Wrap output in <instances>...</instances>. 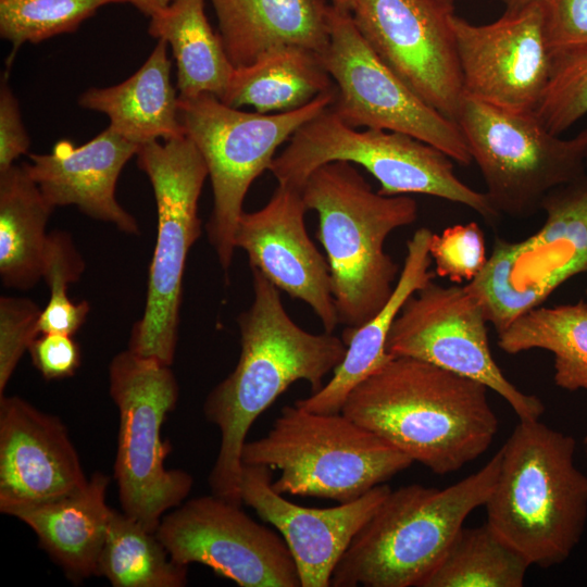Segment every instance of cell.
<instances>
[{
  "instance_id": "cell-38",
  "label": "cell",
  "mask_w": 587,
  "mask_h": 587,
  "mask_svg": "<svg viewBox=\"0 0 587 587\" xmlns=\"http://www.w3.org/2000/svg\"><path fill=\"white\" fill-rule=\"evenodd\" d=\"M28 352L34 366L47 380L73 376L82 361L79 345L66 334H39Z\"/></svg>"
},
{
  "instance_id": "cell-8",
  "label": "cell",
  "mask_w": 587,
  "mask_h": 587,
  "mask_svg": "<svg viewBox=\"0 0 587 587\" xmlns=\"http://www.w3.org/2000/svg\"><path fill=\"white\" fill-rule=\"evenodd\" d=\"M136 155L154 192L158 232L146 305L133 326L128 349L172 365L184 270L189 250L201 234L198 202L209 173L200 151L186 135L142 145Z\"/></svg>"
},
{
  "instance_id": "cell-7",
  "label": "cell",
  "mask_w": 587,
  "mask_h": 587,
  "mask_svg": "<svg viewBox=\"0 0 587 587\" xmlns=\"http://www.w3.org/2000/svg\"><path fill=\"white\" fill-rule=\"evenodd\" d=\"M274 158L270 172L278 185L301 189L319 166L347 161L363 166L385 196L420 193L462 204L496 224L500 213L485 192L464 184L453 160L440 149L410 135L365 128L341 121L329 107L301 125Z\"/></svg>"
},
{
  "instance_id": "cell-26",
  "label": "cell",
  "mask_w": 587,
  "mask_h": 587,
  "mask_svg": "<svg viewBox=\"0 0 587 587\" xmlns=\"http://www.w3.org/2000/svg\"><path fill=\"white\" fill-rule=\"evenodd\" d=\"M335 88L321 53L286 45L264 52L248 65L234 67L221 101L237 109L250 105L262 114L283 113Z\"/></svg>"
},
{
  "instance_id": "cell-22",
  "label": "cell",
  "mask_w": 587,
  "mask_h": 587,
  "mask_svg": "<svg viewBox=\"0 0 587 587\" xmlns=\"http://www.w3.org/2000/svg\"><path fill=\"white\" fill-rule=\"evenodd\" d=\"M432 234L427 227L414 232L407 242L403 266L388 301L358 329L341 336L347 352L329 382L294 404L316 413H340L350 391L391 357L386 352V341L392 323L405 301L436 275L429 271Z\"/></svg>"
},
{
  "instance_id": "cell-3",
  "label": "cell",
  "mask_w": 587,
  "mask_h": 587,
  "mask_svg": "<svg viewBox=\"0 0 587 587\" xmlns=\"http://www.w3.org/2000/svg\"><path fill=\"white\" fill-rule=\"evenodd\" d=\"M301 193L319 216L316 238L327 254L333 296L342 335L373 317L390 298L399 266L385 251L387 237L417 218V202L408 195L374 191L347 161L315 168Z\"/></svg>"
},
{
  "instance_id": "cell-28",
  "label": "cell",
  "mask_w": 587,
  "mask_h": 587,
  "mask_svg": "<svg viewBox=\"0 0 587 587\" xmlns=\"http://www.w3.org/2000/svg\"><path fill=\"white\" fill-rule=\"evenodd\" d=\"M53 210L24 163L0 173V278L4 287L26 290L42 278L46 227Z\"/></svg>"
},
{
  "instance_id": "cell-42",
  "label": "cell",
  "mask_w": 587,
  "mask_h": 587,
  "mask_svg": "<svg viewBox=\"0 0 587 587\" xmlns=\"http://www.w3.org/2000/svg\"><path fill=\"white\" fill-rule=\"evenodd\" d=\"M354 3L355 0H332V5L348 12L352 11Z\"/></svg>"
},
{
  "instance_id": "cell-16",
  "label": "cell",
  "mask_w": 587,
  "mask_h": 587,
  "mask_svg": "<svg viewBox=\"0 0 587 587\" xmlns=\"http://www.w3.org/2000/svg\"><path fill=\"white\" fill-rule=\"evenodd\" d=\"M453 10L441 0H355L351 15L382 61L455 122L464 92Z\"/></svg>"
},
{
  "instance_id": "cell-44",
  "label": "cell",
  "mask_w": 587,
  "mask_h": 587,
  "mask_svg": "<svg viewBox=\"0 0 587 587\" xmlns=\"http://www.w3.org/2000/svg\"><path fill=\"white\" fill-rule=\"evenodd\" d=\"M585 448H586V457H587V436L584 439Z\"/></svg>"
},
{
  "instance_id": "cell-31",
  "label": "cell",
  "mask_w": 587,
  "mask_h": 587,
  "mask_svg": "<svg viewBox=\"0 0 587 587\" xmlns=\"http://www.w3.org/2000/svg\"><path fill=\"white\" fill-rule=\"evenodd\" d=\"M97 575L114 587H184L188 566L177 564L155 533L111 509Z\"/></svg>"
},
{
  "instance_id": "cell-29",
  "label": "cell",
  "mask_w": 587,
  "mask_h": 587,
  "mask_svg": "<svg viewBox=\"0 0 587 587\" xmlns=\"http://www.w3.org/2000/svg\"><path fill=\"white\" fill-rule=\"evenodd\" d=\"M498 346L509 354L551 352L554 384L566 391H587V301L534 308L498 334Z\"/></svg>"
},
{
  "instance_id": "cell-5",
  "label": "cell",
  "mask_w": 587,
  "mask_h": 587,
  "mask_svg": "<svg viewBox=\"0 0 587 587\" xmlns=\"http://www.w3.org/2000/svg\"><path fill=\"white\" fill-rule=\"evenodd\" d=\"M501 449L477 472L446 488L419 484L392 490L337 563L334 587H420L476 508L485 505Z\"/></svg>"
},
{
  "instance_id": "cell-43",
  "label": "cell",
  "mask_w": 587,
  "mask_h": 587,
  "mask_svg": "<svg viewBox=\"0 0 587 587\" xmlns=\"http://www.w3.org/2000/svg\"><path fill=\"white\" fill-rule=\"evenodd\" d=\"M441 1L445 2L447 5H449L450 8L454 9V0H441Z\"/></svg>"
},
{
  "instance_id": "cell-30",
  "label": "cell",
  "mask_w": 587,
  "mask_h": 587,
  "mask_svg": "<svg viewBox=\"0 0 587 587\" xmlns=\"http://www.w3.org/2000/svg\"><path fill=\"white\" fill-rule=\"evenodd\" d=\"M529 566L486 522L463 526L420 587H522Z\"/></svg>"
},
{
  "instance_id": "cell-23",
  "label": "cell",
  "mask_w": 587,
  "mask_h": 587,
  "mask_svg": "<svg viewBox=\"0 0 587 587\" xmlns=\"http://www.w3.org/2000/svg\"><path fill=\"white\" fill-rule=\"evenodd\" d=\"M218 35L234 67L280 46L298 45L321 54L329 42L326 0H210Z\"/></svg>"
},
{
  "instance_id": "cell-11",
  "label": "cell",
  "mask_w": 587,
  "mask_h": 587,
  "mask_svg": "<svg viewBox=\"0 0 587 587\" xmlns=\"http://www.w3.org/2000/svg\"><path fill=\"white\" fill-rule=\"evenodd\" d=\"M488 199L500 213L533 216L552 189L587 172V128L572 138L548 132L534 112L463 97L455 120Z\"/></svg>"
},
{
  "instance_id": "cell-27",
  "label": "cell",
  "mask_w": 587,
  "mask_h": 587,
  "mask_svg": "<svg viewBox=\"0 0 587 587\" xmlns=\"http://www.w3.org/2000/svg\"><path fill=\"white\" fill-rule=\"evenodd\" d=\"M148 33L171 47L179 97L209 93L223 98L234 65L209 23L204 0H172L150 16Z\"/></svg>"
},
{
  "instance_id": "cell-13",
  "label": "cell",
  "mask_w": 587,
  "mask_h": 587,
  "mask_svg": "<svg viewBox=\"0 0 587 587\" xmlns=\"http://www.w3.org/2000/svg\"><path fill=\"white\" fill-rule=\"evenodd\" d=\"M329 42L322 54L336 95L330 110L351 127L398 132L467 166L473 160L458 124L414 92L374 52L351 12L329 4Z\"/></svg>"
},
{
  "instance_id": "cell-21",
  "label": "cell",
  "mask_w": 587,
  "mask_h": 587,
  "mask_svg": "<svg viewBox=\"0 0 587 587\" xmlns=\"http://www.w3.org/2000/svg\"><path fill=\"white\" fill-rule=\"evenodd\" d=\"M139 148L108 126L82 146L63 139L50 153H29L30 162L24 165L54 209L76 205L89 217L138 235V222L118 203L115 189L124 165Z\"/></svg>"
},
{
  "instance_id": "cell-17",
  "label": "cell",
  "mask_w": 587,
  "mask_h": 587,
  "mask_svg": "<svg viewBox=\"0 0 587 587\" xmlns=\"http://www.w3.org/2000/svg\"><path fill=\"white\" fill-rule=\"evenodd\" d=\"M451 25L464 95L505 110L534 112L551 72L539 1L505 10L484 25L453 14Z\"/></svg>"
},
{
  "instance_id": "cell-34",
  "label": "cell",
  "mask_w": 587,
  "mask_h": 587,
  "mask_svg": "<svg viewBox=\"0 0 587 587\" xmlns=\"http://www.w3.org/2000/svg\"><path fill=\"white\" fill-rule=\"evenodd\" d=\"M534 114L559 136L587 114V50L551 57L550 78Z\"/></svg>"
},
{
  "instance_id": "cell-15",
  "label": "cell",
  "mask_w": 587,
  "mask_h": 587,
  "mask_svg": "<svg viewBox=\"0 0 587 587\" xmlns=\"http://www.w3.org/2000/svg\"><path fill=\"white\" fill-rule=\"evenodd\" d=\"M155 534L177 564H202L240 587H301L282 535L213 494L164 514Z\"/></svg>"
},
{
  "instance_id": "cell-25",
  "label": "cell",
  "mask_w": 587,
  "mask_h": 587,
  "mask_svg": "<svg viewBox=\"0 0 587 587\" xmlns=\"http://www.w3.org/2000/svg\"><path fill=\"white\" fill-rule=\"evenodd\" d=\"M171 72L167 43L160 39L130 77L114 86L87 89L78 104L107 115L112 129L139 147L183 137L179 97Z\"/></svg>"
},
{
  "instance_id": "cell-35",
  "label": "cell",
  "mask_w": 587,
  "mask_h": 587,
  "mask_svg": "<svg viewBox=\"0 0 587 587\" xmlns=\"http://www.w3.org/2000/svg\"><path fill=\"white\" fill-rule=\"evenodd\" d=\"M429 254L435 273L454 284L472 282L485 267V236L476 222L449 226L441 234H432Z\"/></svg>"
},
{
  "instance_id": "cell-45",
  "label": "cell",
  "mask_w": 587,
  "mask_h": 587,
  "mask_svg": "<svg viewBox=\"0 0 587 587\" xmlns=\"http://www.w3.org/2000/svg\"><path fill=\"white\" fill-rule=\"evenodd\" d=\"M585 296H586V299H587V287H586V289H585Z\"/></svg>"
},
{
  "instance_id": "cell-2",
  "label": "cell",
  "mask_w": 587,
  "mask_h": 587,
  "mask_svg": "<svg viewBox=\"0 0 587 587\" xmlns=\"http://www.w3.org/2000/svg\"><path fill=\"white\" fill-rule=\"evenodd\" d=\"M488 390L428 362L391 355L350 391L341 413L444 475L480 457L496 437Z\"/></svg>"
},
{
  "instance_id": "cell-39",
  "label": "cell",
  "mask_w": 587,
  "mask_h": 587,
  "mask_svg": "<svg viewBox=\"0 0 587 587\" xmlns=\"http://www.w3.org/2000/svg\"><path fill=\"white\" fill-rule=\"evenodd\" d=\"M30 147L18 102L7 79L0 85V173L4 172Z\"/></svg>"
},
{
  "instance_id": "cell-9",
  "label": "cell",
  "mask_w": 587,
  "mask_h": 587,
  "mask_svg": "<svg viewBox=\"0 0 587 587\" xmlns=\"http://www.w3.org/2000/svg\"><path fill=\"white\" fill-rule=\"evenodd\" d=\"M109 394L120 419L114 478L122 511L155 533L193 485L189 473L164 465L171 447L161 429L178 402L177 379L171 365L127 349L109 364Z\"/></svg>"
},
{
  "instance_id": "cell-20",
  "label": "cell",
  "mask_w": 587,
  "mask_h": 587,
  "mask_svg": "<svg viewBox=\"0 0 587 587\" xmlns=\"http://www.w3.org/2000/svg\"><path fill=\"white\" fill-rule=\"evenodd\" d=\"M88 482L66 426L17 396H0V512L43 503Z\"/></svg>"
},
{
  "instance_id": "cell-41",
  "label": "cell",
  "mask_w": 587,
  "mask_h": 587,
  "mask_svg": "<svg viewBox=\"0 0 587 587\" xmlns=\"http://www.w3.org/2000/svg\"><path fill=\"white\" fill-rule=\"evenodd\" d=\"M504 5L505 10H516L524 8L526 5L538 2L539 0H500Z\"/></svg>"
},
{
  "instance_id": "cell-6",
  "label": "cell",
  "mask_w": 587,
  "mask_h": 587,
  "mask_svg": "<svg viewBox=\"0 0 587 587\" xmlns=\"http://www.w3.org/2000/svg\"><path fill=\"white\" fill-rule=\"evenodd\" d=\"M242 464L278 470V494L346 503L408 469L413 461L340 413H316L285 405L272 428L246 441Z\"/></svg>"
},
{
  "instance_id": "cell-19",
  "label": "cell",
  "mask_w": 587,
  "mask_h": 587,
  "mask_svg": "<svg viewBox=\"0 0 587 587\" xmlns=\"http://www.w3.org/2000/svg\"><path fill=\"white\" fill-rule=\"evenodd\" d=\"M272 470L242 465V504L273 525L295 560L301 587H328L333 572L362 526L391 491L380 484L339 505L317 509L294 503L274 490Z\"/></svg>"
},
{
  "instance_id": "cell-32",
  "label": "cell",
  "mask_w": 587,
  "mask_h": 587,
  "mask_svg": "<svg viewBox=\"0 0 587 587\" xmlns=\"http://www.w3.org/2000/svg\"><path fill=\"white\" fill-rule=\"evenodd\" d=\"M114 3L128 0H0V36L12 46L8 64L22 45L74 33L100 8Z\"/></svg>"
},
{
  "instance_id": "cell-36",
  "label": "cell",
  "mask_w": 587,
  "mask_h": 587,
  "mask_svg": "<svg viewBox=\"0 0 587 587\" xmlns=\"http://www.w3.org/2000/svg\"><path fill=\"white\" fill-rule=\"evenodd\" d=\"M41 310L25 297H0V396L21 358L40 334Z\"/></svg>"
},
{
  "instance_id": "cell-33",
  "label": "cell",
  "mask_w": 587,
  "mask_h": 587,
  "mask_svg": "<svg viewBox=\"0 0 587 587\" xmlns=\"http://www.w3.org/2000/svg\"><path fill=\"white\" fill-rule=\"evenodd\" d=\"M85 270V261L72 236L64 230H52L48 236L42 278L50 297L41 310L40 334L59 333L73 336L84 324L90 304L73 302L67 296L68 285L77 282Z\"/></svg>"
},
{
  "instance_id": "cell-10",
  "label": "cell",
  "mask_w": 587,
  "mask_h": 587,
  "mask_svg": "<svg viewBox=\"0 0 587 587\" xmlns=\"http://www.w3.org/2000/svg\"><path fill=\"white\" fill-rule=\"evenodd\" d=\"M336 88L289 112L262 114L232 108L213 95L179 97L185 135L200 151L212 186L207 234L221 267L234 258L235 230L253 180L270 171L277 148L305 122L329 107Z\"/></svg>"
},
{
  "instance_id": "cell-12",
  "label": "cell",
  "mask_w": 587,
  "mask_h": 587,
  "mask_svg": "<svg viewBox=\"0 0 587 587\" xmlns=\"http://www.w3.org/2000/svg\"><path fill=\"white\" fill-rule=\"evenodd\" d=\"M545 221L525 239L496 237L484 270L467 287L497 334L587 273V172L546 195Z\"/></svg>"
},
{
  "instance_id": "cell-40",
  "label": "cell",
  "mask_w": 587,
  "mask_h": 587,
  "mask_svg": "<svg viewBox=\"0 0 587 587\" xmlns=\"http://www.w3.org/2000/svg\"><path fill=\"white\" fill-rule=\"evenodd\" d=\"M171 2L172 0H128L129 4L148 17L167 7Z\"/></svg>"
},
{
  "instance_id": "cell-18",
  "label": "cell",
  "mask_w": 587,
  "mask_h": 587,
  "mask_svg": "<svg viewBox=\"0 0 587 587\" xmlns=\"http://www.w3.org/2000/svg\"><path fill=\"white\" fill-rule=\"evenodd\" d=\"M307 210L300 189L277 185L263 208L242 212L235 246L247 253L251 268L310 305L324 330L333 333L339 321L329 265L307 233Z\"/></svg>"
},
{
  "instance_id": "cell-4",
  "label": "cell",
  "mask_w": 587,
  "mask_h": 587,
  "mask_svg": "<svg viewBox=\"0 0 587 587\" xmlns=\"http://www.w3.org/2000/svg\"><path fill=\"white\" fill-rule=\"evenodd\" d=\"M500 449L487 524L530 565L563 563L587 523V475L575 463V439L539 420H520Z\"/></svg>"
},
{
  "instance_id": "cell-1",
  "label": "cell",
  "mask_w": 587,
  "mask_h": 587,
  "mask_svg": "<svg viewBox=\"0 0 587 587\" xmlns=\"http://www.w3.org/2000/svg\"><path fill=\"white\" fill-rule=\"evenodd\" d=\"M253 301L238 316L240 354L234 371L207 396L203 414L221 435L209 475L211 492L242 504L241 452L253 422L288 387L305 380L311 394L344 361L347 345L333 333L312 334L286 312L279 289L251 268Z\"/></svg>"
},
{
  "instance_id": "cell-14",
  "label": "cell",
  "mask_w": 587,
  "mask_h": 587,
  "mask_svg": "<svg viewBox=\"0 0 587 587\" xmlns=\"http://www.w3.org/2000/svg\"><path fill=\"white\" fill-rule=\"evenodd\" d=\"M480 299L465 285L429 282L397 315L386 341L392 357H409L482 383L520 420H539L541 400L514 386L495 361Z\"/></svg>"
},
{
  "instance_id": "cell-37",
  "label": "cell",
  "mask_w": 587,
  "mask_h": 587,
  "mask_svg": "<svg viewBox=\"0 0 587 587\" xmlns=\"http://www.w3.org/2000/svg\"><path fill=\"white\" fill-rule=\"evenodd\" d=\"M551 57L587 50V0H539Z\"/></svg>"
},
{
  "instance_id": "cell-24",
  "label": "cell",
  "mask_w": 587,
  "mask_h": 587,
  "mask_svg": "<svg viewBox=\"0 0 587 587\" xmlns=\"http://www.w3.org/2000/svg\"><path fill=\"white\" fill-rule=\"evenodd\" d=\"M110 480L96 472L73 492L10 514L34 530L41 548L73 582L97 575L112 509L105 501Z\"/></svg>"
}]
</instances>
